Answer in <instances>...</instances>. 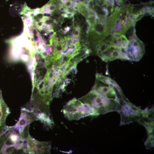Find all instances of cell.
<instances>
[{
	"label": "cell",
	"instance_id": "5b68a950",
	"mask_svg": "<svg viewBox=\"0 0 154 154\" xmlns=\"http://www.w3.org/2000/svg\"><path fill=\"white\" fill-rule=\"evenodd\" d=\"M132 35L129 36L127 48L128 60L131 61H139L144 55L145 49L143 42L136 35L135 29Z\"/></svg>",
	"mask_w": 154,
	"mask_h": 154
},
{
	"label": "cell",
	"instance_id": "52a82bcc",
	"mask_svg": "<svg viewBox=\"0 0 154 154\" xmlns=\"http://www.w3.org/2000/svg\"><path fill=\"white\" fill-rule=\"evenodd\" d=\"M34 24L40 32L47 34L52 31V20L49 17L38 15L34 17Z\"/></svg>",
	"mask_w": 154,
	"mask_h": 154
},
{
	"label": "cell",
	"instance_id": "ba28073f",
	"mask_svg": "<svg viewBox=\"0 0 154 154\" xmlns=\"http://www.w3.org/2000/svg\"><path fill=\"white\" fill-rule=\"evenodd\" d=\"M34 119L33 115L29 112L25 111L22 112L19 122L16 125L17 131L19 132L20 129H23L29 123Z\"/></svg>",
	"mask_w": 154,
	"mask_h": 154
},
{
	"label": "cell",
	"instance_id": "7a4b0ae2",
	"mask_svg": "<svg viewBox=\"0 0 154 154\" xmlns=\"http://www.w3.org/2000/svg\"><path fill=\"white\" fill-rule=\"evenodd\" d=\"M92 89L97 91L108 98L124 102L127 98L117 83L109 77L97 73Z\"/></svg>",
	"mask_w": 154,
	"mask_h": 154
},
{
	"label": "cell",
	"instance_id": "7c38bea8",
	"mask_svg": "<svg viewBox=\"0 0 154 154\" xmlns=\"http://www.w3.org/2000/svg\"><path fill=\"white\" fill-rule=\"evenodd\" d=\"M153 135H149L148 139L146 141V143L145 145L147 146V145L149 146V147H151V146H153Z\"/></svg>",
	"mask_w": 154,
	"mask_h": 154
},
{
	"label": "cell",
	"instance_id": "30bf717a",
	"mask_svg": "<svg viewBox=\"0 0 154 154\" xmlns=\"http://www.w3.org/2000/svg\"><path fill=\"white\" fill-rule=\"evenodd\" d=\"M7 129L5 126L0 127V150L6 136Z\"/></svg>",
	"mask_w": 154,
	"mask_h": 154
},
{
	"label": "cell",
	"instance_id": "277c9868",
	"mask_svg": "<svg viewBox=\"0 0 154 154\" xmlns=\"http://www.w3.org/2000/svg\"><path fill=\"white\" fill-rule=\"evenodd\" d=\"M63 112L64 116L69 120H78L91 116L88 107L78 99L74 98L64 106Z\"/></svg>",
	"mask_w": 154,
	"mask_h": 154
},
{
	"label": "cell",
	"instance_id": "8992f818",
	"mask_svg": "<svg viewBox=\"0 0 154 154\" xmlns=\"http://www.w3.org/2000/svg\"><path fill=\"white\" fill-rule=\"evenodd\" d=\"M142 111L128 100L118 112L121 116L120 125L138 121L142 116Z\"/></svg>",
	"mask_w": 154,
	"mask_h": 154
},
{
	"label": "cell",
	"instance_id": "3957f363",
	"mask_svg": "<svg viewBox=\"0 0 154 154\" xmlns=\"http://www.w3.org/2000/svg\"><path fill=\"white\" fill-rule=\"evenodd\" d=\"M132 6H123L117 8L114 15L111 34H124L133 25L138 18L132 12Z\"/></svg>",
	"mask_w": 154,
	"mask_h": 154
},
{
	"label": "cell",
	"instance_id": "8fae6325",
	"mask_svg": "<svg viewBox=\"0 0 154 154\" xmlns=\"http://www.w3.org/2000/svg\"><path fill=\"white\" fill-rule=\"evenodd\" d=\"M79 11L83 14L87 18L88 17V13L84 4L81 3L78 7Z\"/></svg>",
	"mask_w": 154,
	"mask_h": 154
},
{
	"label": "cell",
	"instance_id": "6da1fadb",
	"mask_svg": "<svg viewBox=\"0 0 154 154\" xmlns=\"http://www.w3.org/2000/svg\"><path fill=\"white\" fill-rule=\"evenodd\" d=\"M78 99L87 106L91 116H92L112 111L119 112L124 104L116 100L109 99L93 89Z\"/></svg>",
	"mask_w": 154,
	"mask_h": 154
},
{
	"label": "cell",
	"instance_id": "9c48e42d",
	"mask_svg": "<svg viewBox=\"0 0 154 154\" xmlns=\"http://www.w3.org/2000/svg\"><path fill=\"white\" fill-rule=\"evenodd\" d=\"M9 113V108L3 98L0 89V127L4 126Z\"/></svg>",
	"mask_w": 154,
	"mask_h": 154
},
{
	"label": "cell",
	"instance_id": "4fadbf2b",
	"mask_svg": "<svg viewBox=\"0 0 154 154\" xmlns=\"http://www.w3.org/2000/svg\"><path fill=\"white\" fill-rule=\"evenodd\" d=\"M64 6L67 8H70L72 7V2L70 0H61Z\"/></svg>",
	"mask_w": 154,
	"mask_h": 154
}]
</instances>
